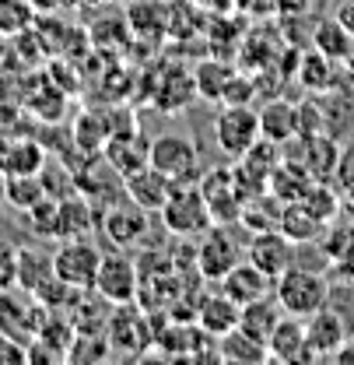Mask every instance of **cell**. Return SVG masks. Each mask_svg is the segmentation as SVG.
Masks as SVG:
<instances>
[{
    "label": "cell",
    "mask_w": 354,
    "mask_h": 365,
    "mask_svg": "<svg viewBox=\"0 0 354 365\" xmlns=\"http://www.w3.org/2000/svg\"><path fill=\"white\" fill-rule=\"evenodd\" d=\"M274 299L281 302L284 313L306 319L330 302V281H326V274L291 264L281 277H274Z\"/></svg>",
    "instance_id": "1"
},
{
    "label": "cell",
    "mask_w": 354,
    "mask_h": 365,
    "mask_svg": "<svg viewBox=\"0 0 354 365\" xmlns=\"http://www.w3.org/2000/svg\"><path fill=\"white\" fill-rule=\"evenodd\" d=\"M158 215H162L165 232L176 235V239H197L214 225L211 211H207V200L200 193V182H172V190H169Z\"/></svg>",
    "instance_id": "2"
},
{
    "label": "cell",
    "mask_w": 354,
    "mask_h": 365,
    "mask_svg": "<svg viewBox=\"0 0 354 365\" xmlns=\"http://www.w3.org/2000/svg\"><path fill=\"white\" fill-rule=\"evenodd\" d=\"M46 313L49 309H46L43 302L32 292L18 288V284L0 292V334L11 337V341H18V344H25V348L36 341Z\"/></svg>",
    "instance_id": "3"
},
{
    "label": "cell",
    "mask_w": 354,
    "mask_h": 365,
    "mask_svg": "<svg viewBox=\"0 0 354 365\" xmlns=\"http://www.w3.org/2000/svg\"><path fill=\"white\" fill-rule=\"evenodd\" d=\"M105 302L113 306H123V302H137V292H140V267L130 257V250H113V253H102V264L95 274V288Z\"/></svg>",
    "instance_id": "4"
},
{
    "label": "cell",
    "mask_w": 354,
    "mask_h": 365,
    "mask_svg": "<svg viewBox=\"0 0 354 365\" xmlns=\"http://www.w3.org/2000/svg\"><path fill=\"white\" fill-rule=\"evenodd\" d=\"M147 162L169 176V182H197L200 180V151L193 148V140L182 134H162L151 140Z\"/></svg>",
    "instance_id": "5"
},
{
    "label": "cell",
    "mask_w": 354,
    "mask_h": 365,
    "mask_svg": "<svg viewBox=\"0 0 354 365\" xmlns=\"http://www.w3.org/2000/svg\"><path fill=\"white\" fill-rule=\"evenodd\" d=\"M102 264V250L88 239H60V246L53 250V271L60 281H67L78 292L95 288V274Z\"/></svg>",
    "instance_id": "6"
},
{
    "label": "cell",
    "mask_w": 354,
    "mask_h": 365,
    "mask_svg": "<svg viewBox=\"0 0 354 365\" xmlns=\"http://www.w3.org/2000/svg\"><path fill=\"white\" fill-rule=\"evenodd\" d=\"M260 140V113L253 106H222L214 116V144L228 158H242Z\"/></svg>",
    "instance_id": "7"
},
{
    "label": "cell",
    "mask_w": 354,
    "mask_h": 365,
    "mask_svg": "<svg viewBox=\"0 0 354 365\" xmlns=\"http://www.w3.org/2000/svg\"><path fill=\"white\" fill-rule=\"evenodd\" d=\"M105 337L113 355H140L147 344H155V330H147V317L140 313L137 302L113 306L109 323H105Z\"/></svg>",
    "instance_id": "8"
},
{
    "label": "cell",
    "mask_w": 354,
    "mask_h": 365,
    "mask_svg": "<svg viewBox=\"0 0 354 365\" xmlns=\"http://www.w3.org/2000/svg\"><path fill=\"white\" fill-rule=\"evenodd\" d=\"M98 232L109 239L113 250H140V242L147 239V211L137 207L133 200L116 204V207H102L98 215Z\"/></svg>",
    "instance_id": "9"
},
{
    "label": "cell",
    "mask_w": 354,
    "mask_h": 365,
    "mask_svg": "<svg viewBox=\"0 0 354 365\" xmlns=\"http://www.w3.org/2000/svg\"><path fill=\"white\" fill-rule=\"evenodd\" d=\"M242 260V246L235 242L231 232H224V225H211L200 242H197V271L204 281H222Z\"/></svg>",
    "instance_id": "10"
},
{
    "label": "cell",
    "mask_w": 354,
    "mask_h": 365,
    "mask_svg": "<svg viewBox=\"0 0 354 365\" xmlns=\"http://www.w3.org/2000/svg\"><path fill=\"white\" fill-rule=\"evenodd\" d=\"M200 193H204V200H207V211H211V222L214 225H239V218H242V207H246V200L239 197V190H235V176H231V169H211V173H200Z\"/></svg>",
    "instance_id": "11"
},
{
    "label": "cell",
    "mask_w": 354,
    "mask_h": 365,
    "mask_svg": "<svg viewBox=\"0 0 354 365\" xmlns=\"http://www.w3.org/2000/svg\"><path fill=\"white\" fill-rule=\"evenodd\" d=\"M295 242L281 232V228H266V232H253L249 246H246V260L256 264L266 277H281L295 264Z\"/></svg>",
    "instance_id": "12"
},
{
    "label": "cell",
    "mask_w": 354,
    "mask_h": 365,
    "mask_svg": "<svg viewBox=\"0 0 354 365\" xmlns=\"http://www.w3.org/2000/svg\"><path fill=\"white\" fill-rule=\"evenodd\" d=\"M266 355L270 362H281V365H295V362H316L309 348V337H306V319L302 317H284L277 319V327L270 330L266 337Z\"/></svg>",
    "instance_id": "13"
},
{
    "label": "cell",
    "mask_w": 354,
    "mask_h": 365,
    "mask_svg": "<svg viewBox=\"0 0 354 365\" xmlns=\"http://www.w3.org/2000/svg\"><path fill=\"white\" fill-rule=\"evenodd\" d=\"M102 207L85 197V193H71L56 200V239H88L98 228Z\"/></svg>",
    "instance_id": "14"
},
{
    "label": "cell",
    "mask_w": 354,
    "mask_h": 365,
    "mask_svg": "<svg viewBox=\"0 0 354 365\" xmlns=\"http://www.w3.org/2000/svg\"><path fill=\"white\" fill-rule=\"evenodd\" d=\"M197 98V85H193V71H182L179 63L165 67L162 78L151 85V106L158 113H169V116H179L189 102Z\"/></svg>",
    "instance_id": "15"
},
{
    "label": "cell",
    "mask_w": 354,
    "mask_h": 365,
    "mask_svg": "<svg viewBox=\"0 0 354 365\" xmlns=\"http://www.w3.org/2000/svg\"><path fill=\"white\" fill-rule=\"evenodd\" d=\"M306 337H309V348L316 359H333L348 344V323L326 302L323 309H316L312 317H306Z\"/></svg>",
    "instance_id": "16"
},
{
    "label": "cell",
    "mask_w": 354,
    "mask_h": 365,
    "mask_svg": "<svg viewBox=\"0 0 354 365\" xmlns=\"http://www.w3.org/2000/svg\"><path fill=\"white\" fill-rule=\"evenodd\" d=\"M123 14H127L133 39L147 46H158L169 39V4L165 0H130Z\"/></svg>",
    "instance_id": "17"
},
{
    "label": "cell",
    "mask_w": 354,
    "mask_h": 365,
    "mask_svg": "<svg viewBox=\"0 0 354 365\" xmlns=\"http://www.w3.org/2000/svg\"><path fill=\"white\" fill-rule=\"evenodd\" d=\"M169 190H172L169 176H162L151 162H147V165H140V169H133L130 176H123V197L133 200L137 207H144L147 215L162 211V204H165Z\"/></svg>",
    "instance_id": "18"
},
{
    "label": "cell",
    "mask_w": 354,
    "mask_h": 365,
    "mask_svg": "<svg viewBox=\"0 0 354 365\" xmlns=\"http://www.w3.org/2000/svg\"><path fill=\"white\" fill-rule=\"evenodd\" d=\"M218 284H222V292L235 302V306H246V302L264 299V295L274 292V277H266V274L260 271L256 264H249V260H239Z\"/></svg>",
    "instance_id": "19"
},
{
    "label": "cell",
    "mask_w": 354,
    "mask_h": 365,
    "mask_svg": "<svg viewBox=\"0 0 354 365\" xmlns=\"http://www.w3.org/2000/svg\"><path fill=\"white\" fill-rule=\"evenodd\" d=\"M239 309H242V306H235L224 292H204L200 302H197L193 323H197L200 330H207L211 337H222L231 327H239Z\"/></svg>",
    "instance_id": "20"
},
{
    "label": "cell",
    "mask_w": 354,
    "mask_h": 365,
    "mask_svg": "<svg viewBox=\"0 0 354 365\" xmlns=\"http://www.w3.org/2000/svg\"><path fill=\"white\" fill-rule=\"evenodd\" d=\"M147 151H151V144L144 140V134L133 127V130H123V134H113L105 140V148H102V155L113 162V169L120 173V176H130L133 169H140V165H147Z\"/></svg>",
    "instance_id": "21"
},
{
    "label": "cell",
    "mask_w": 354,
    "mask_h": 365,
    "mask_svg": "<svg viewBox=\"0 0 354 365\" xmlns=\"http://www.w3.org/2000/svg\"><path fill=\"white\" fill-rule=\"evenodd\" d=\"M323 218L312 211L306 200H291V204H284L281 211H277V228L295 242V246H306V242H316L319 239V232H323Z\"/></svg>",
    "instance_id": "22"
},
{
    "label": "cell",
    "mask_w": 354,
    "mask_h": 365,
    "mask_svg": "<svg viewBox=\"0 0 354 365\" xmlns=\"http://www.w3.org/2000/svg\"><path fill=\"white\" fill-rule=\"evenodd\" d=\"M49 277H56V271H53V250H46L39 242L18 246V288L36 295Z\"/></svg>",
    "instance_id": "23"
},
{
    "label": "cell",
    "mask_w": 354,
    "mask_h": 365,
    "mask_svg": "<svg viewBox=\"0 0 354 365\" xmlns=\"http://www.w3.org/2000/svg\"><path fill=\"white\" fill-rule=\"evenodd\" d=\"M218 362L260 365V362H270V355H266L264 341H256V337H253V334H246L242 327H231L228 334L218 337Z\"/></svg>",
    "instance_id": "24"
},
{
    "label": "cell",
    "mask_w": 354,
    "mask_h": 365,
    "mask_svg": "<svg viewBox=\"0 0 354 365\" xmlns=\"http://www.w3.org/2000/svg\"><path fill=\"white\" fill-rule=\"evenodd\" d=\"M46 162V148L39 140H11L0 144V173L4 176H36Z\"/></svg>",
    "instance_id": "25"
},
{
    "label": "cell",
    "mask_w": 354,
    "mask_h": 365,
    "mask_svg": "<svg viewBox=\"0 0 354 365\" xmlns=\"http://www.w3.org/2000/svg\"><path fill=\"white\" fill-rule=\"evenodd\" d=\"M295 134H298V106L270 98L260 109V137L274 140V144H288Z\"/></svg>",
    "instance_id": "26"
},
{
    "label": "cell",
    "mask_w": 354,
    "mask_h": 365,
    "mask_svg": "<svg viewBox=\"0 0 354 365\" xmlns=\"http://www.w3.org/2000/svg\"><path fill=\"white\" fill-rule=\"evenodd\" d=\"M309 165L277 162V169L270 173V182H266V197H277L281 204H291V200H302L309 193Z\"/></svg>",
    "instance_id": "27"
},
{
    "label": "cell",
    "mask_w": 354,
    "mask_h": 365,
    "mask_svg": "<svg viewBox=\"0 0 354 365\" xmlns=\"http://www.w3.org/2000/svg\"><path fill=\"white\" fill-rule=\"evenodd\" d=\"M284 317V309H281V302L274 299V292L264 295V299H253V302H246L242 309H239V327L246 330V334H253L256 341H264L270 337V330L277 327V319Z\"/></svg>",
    "instance_id": "28"
},
{
    "label": "cell",
    "mask_w": 354,
    "mask_h": 365,
    "mask_svg": "<svg viewBox=\"0 0 354 365\" xmlns=\"http://www.w3.org/2000/svg\"><path fill=\"white\" fill-rule=\"evenodd\" d=\"M231 74H235V67L224 63L222 56H207V60H200V63L193 67L197 98H204V102H222L224 88H228V81H231Z\"/></svg>",
    "instance_id": "29"
},
{
    "label": "cell",
    "mask_w": 354,
    "mask_h": 365,
    "mask_svg": "<svg viewBox=\"0 0 354 365\" xmlns=\"http://www.w3.org/2000/svg\"><path fill=\"white\" fill-rule=\"evenodd\" d=\"M312 46H316V53H323L330 63H337V60H351L354 56V36L337 21V18H326V21L316 25Z\"/></svg>",
    "instance_id": "30"
},
{
    "label": "cell",
    "mask_w": 354,
    "mask_h": 365,
    "mask_svg": "<svg viewBox=\"0 0 354 365\" xmlns=\"http://www.w3.org/2000/svg\"><path fill=\"white\" fill-rule=\"evenodd\" d=\"M109 140V123L105 113H81L74 123V144L81 148V155H98Z\"/></svg>",
    "instance_id": "31"
},
{
    "label": "cell",
    "mask_w": 354,
    "mask_h": 365,
    "mask_svg": "<svg viewBox=\"0 0 354 365\" xmlns=\"http://www.w3.org/2000/svg\"><path fill=\"white\" fill-rule=\"evenodd\" d=\"M39 11L32 7V0H0V36L14 39L21 32H28L36 25Z\"/></svg>",
    "instance_id": "32"
},
{
    "label": "cell",
    "mask_w": 354,
    "mask_h": 365,
    "mask_svg": "<svg viewBox=\"0 0 354 365\" xmlns=\"http://www.w3.org/2000/svg\"><path fill=\"white\" fill-rule=\"evenodd\" d=\"M46 190L36 176H4V204H11L14 211H28L36 200H43Z\"/></svg>",
    "instance_id": "33"
},
{
    "label": "cell",
    "mask_w": 354,
    "mask_h": 365,
    "mask_svg": "<svg viewBox=\"0 0 354 365\" xmlns=\"http://www.w3.org/2000/svg\"><path fill=\"white\" fill-rule=\"evenodd\" d=\"M169 4V39H186L200 32V4L197 0H165Z\"/></svg>",
    "instance_id": "34"
},
{
    "label": "cell",
    "mask_w": 354,
    "mask_h": 365,
    "mask_svg": "<svg viewBox=\"0 0 354 365\" xmlns=\"http://www.w3.org/2000/svg\"><path fill=\"white\" fill-rule=\"evenodd\" d=\"M39 182H43L46 197H71V193H78V180H74V169H67L63 162H49L46 158L43 169H39Z\"/></svg>",
    "instance_id": "35"
},
{
    "label": "cell",
    "mask_w": 354,
    "mask_h": 365,
    "mask_svg": "<svg viewBox=\"0 0 354 365\" xmlns=\"http://www.w3.org/2000/svg\"><path fill=\"white\" fill-rule=\"evenodd\" d=\"M25 215V222H28V232L46 242V239H56V197H43V200H36L28 211H21Z\"/></svg>",
    "instance_id": "36"
},
{
    "label": "cell",
    "mask_w": 354,
    "mask_h": 365,
    "mask_svg": "<svg viewBox=\"0 0 354 365\" xmlns=\"http://www.w3.org/2000/svg\"><path fill=\"white\" fill-rule=\"evenodd\" d=\"M302 81H306V88H326L330 85V60L323 53H312L302 60Z\"/></svg>",
    "instance_id": "37"
},
{
    "label": "cell",
    "mask_w": 354,
    "mask_h": 365,
    "mask_svg": "<svg viewBox=\"0 0 354 365\" xmlns=\"http://www.w3.org/2000/svg\"><path fill=\"white\" fill-rule=\"evenodd\" d=\"M253 98H256V85L235 71L231 81H228V88H224V95H222V106H253Z\"/></svg>",
    "instance_id": "38"
},
{
    "label": "cell",
    "mask_w": 354,
    "mask_h": 365,
    "mask_svg": "<svg viewBox=\"0 0 354 365\" xmlns=\"http://www.w3.org/2000/svg\"><path fill=\"white\" fill-rule=\"evenodd\" d=\"M302 200L309 204V207L316 211V215H319V218H323V222H330V218L337 215V197H333L326 186H316V182H312L309 193H306Z\"/></svg>",
    "instance_id": "39"
},
{
    "label": "cell",
    "mask_w": 354,
    "mask_h": 365,
    "mask_svg": "<svg viewBox=\"0 0 354 365\" xmlns=\"http://www.w3.org/2000/svg\"><path fill=\"white\" fill-rule=\"evenodd\" d=\"M18 284V250L11 242H0V292Z\"/></svg>",
    "instance_id": "40"
},
{
    "label": "cell",
    "mask_w": 354,
    "mask_h": 365,
    "mask_svg": "<svg viewBox=\"0 0 354 365\" xmlns=\"http://www.w3.org/2000/svg\"><path fill=\"white\" fill-rule=\"evenodd\" d=\"M25 362H28V348L0 334V365H25Z\"/></svg>",
    "instance_id": "41"
},
{
    "label": "cell",
    "mask_w": 354,
    "mask_h": 365,
    "mask_svg": "<svg viewBox=\"0 0 354 365\" xmlns=\"http://www.w3.org/2000/svg\"><path fill=\"white\" fill-rule=\"evenodd\" d=\"M337 21L354 36V0H344V4L337 7Z\"/></svg>",
    "instance_id": "42"
},
{
    "label": "cell",
    "mask_w": 354,
    "mask_h": 365,
    "mask_svg": "<svg viewBox=\"0 0 354 365\" xmlns=\"http://www.w3.org/2000/svg\"><path fill=\"white\" fill-rule=\"evenodd\" d=\"M85 4H98V7H113V4H123V0H85Z\"/></svg>",
    "instance_id": "43"
},
{
    "label": "cell",
    "mask_w": 354,
    "mask_h": 365,
    "mask_svg": "<svg viewBox=\"0 0 354 365\" xmlns=\"http://www.w3.org/2000/svg\"><path fill=\"white\" fill-rule=\"evenodd\" d=\"M7 43H11V39H7V36H0V60H4V53H7Z\"/></svg>",
    "instance_id": "44"
},
{
    "label": "cell",
    "mask_w": 354,
    "mask_h": 365,
    "mask_svg": "<svg viewBox=\"0 0 354 365\" xmlns=\"http://www.w3.org/2000/svg\"><path fill=\"white\" fill-rule=\"evenodd\" d=\"M60 4H67V7H74V4H85V0H60Z\"/></svg>",
    "instance_id": "45"
}]
</instances>
